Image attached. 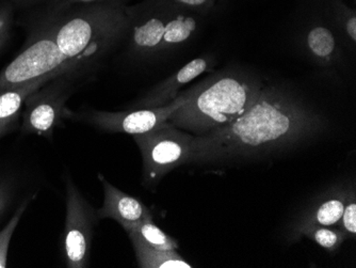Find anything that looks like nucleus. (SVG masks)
I'll return each mask as SVG.
<instances>
[{
  "instance_id": "aec40b11",
  "label": "nucleus",
  "mask_w": 356,
  "mask_h": 268,
  "mask_svg": "<svg viewBox=\"0 0 356 268\" xmlns=\"http://www.w3.org/2000/svg\"><path fill=\"white\" fill-rule=\"evenodd\" d=\"M13 26V3L3 1L0 3V52L9 41Z\"/></svg>"
},
{
  "instance_id": "1a4fd4ad",
  "label": "nucleus",
  "mask_w": 356,
  "mask_h": 268,
  "mask_svg": "<svg viewBox=\"0 0 356 268\" xmlns=\"http://www.w3.org/2000/svg\"><path fill=\"white\" fill-rule=\"evenodd\" d=\"M187 101L185 92L178 94L168 105L156 108H141L128 111H101L83 113L81 119L97 129L109 133L141 135L169 121L170 117Z\"/></svg>"
},
{
  "instance_id": "423d86ee",
  "label": "nucleus",
  "mask_w": 356,
  "mask_h": 268,
  "mask_svg": "<svg viewBox=\"0 0 356 268\" xmlns=\"http://www.w3.org/2000/svg\"><path fill=\"white\" fill-rule=\"evenodd\" d=\"M193 140V135L169 121L147 133L136 135L147 181H158L177 166L191 161Z\"/></svg>"
},
{
  "instance_id": "7ed1b4c3",
  "label": "nucleus",
  "mask_w": 356,
  "mask_h": 268,
  "mask_svg": "<svg viewBox=\"0 0 356 268\" xmlns=\"http://www.w3.org/2000/svg\"><path fill=\"white\" fill-rule=\"evenodd\" d=\"M265 84L241 70H229L186 90L187 101L170 117L179 129L197 136L227 125L257 101Z\"/></svg>"
},
{
  "instance_id": "a211bd4d",
  "label": "nucleus",
  "mask_w": 356,
  "mask_h": 268,
  "mask_svg": "<svg viewBox=\"0 0 356 268\" xmlns=\"http://www.w3.org/2000/svg\"><path fill=\"white\" fill-rule=\"evenodd\" d=\"M343 202L338 199H331L321 204V207L316 214V220L319 225L323 227L336 225L343 217Z\"/></svg>"
},
{
  "instance_id": "f3484780",
  "label": "nucleus",
  "mask_w": 356,
  "mask_h": 268,
  "mask_svg": "<svg viewBox=\"0 0 356 268\" xmlns=\"http://www.w3.org/2000/svg\"><path fill=\"white\" fill-rule=\"evenodd\" d=\"M33 196L24 200L19 207L14 212L13 216L10 218L9 223L0 230V268H6L8 266V255H9V246L11 243L12 236L19 226L22 216L25 213Z\"/></svg>"
},
{
  "instance_id": "ddd939ff",
  "label": "nucleus",
  "mask_w": 356,
  "mask_h": 268,
  "mask_svg": "<svg viewBox=\"0 0 356 268\" xmlns=\"http://www.w3.org/2000/svg\"><path fill=\"white\" fill-rule=\"evenodd\" d=\"M137 257L138 265L143 268H191L176 250L165 251V250L153 249L142 245L136 239H131Z\"/></svg>"
},
{
  "instance_id": "b1692460",
  "label": "nucleus",
  "mask_w": 356,
  "mask_h": 268,
  "mask_svg": "<svg viewBox=\"0 0 356 268\" xmlns=\"http://www.w3.org/2000/svg\"><path fill=\"white\" fill-rule=\"evenodd\" d=\"M10 199H11V187L9 184L1 182L0 183V217L5 214Z\"/></svg>"
},
{
  "instance_id": "f8f14e48",
  "label": "nucleus",
  "mask_w": 356,
  "mask_h": 268,
  "mask_svg": "<svg viewBox=\"0 0 356 268\" xmlns=\"http://www.w3.org/2000/svg\"><path fill=\"white\" fill-rule=\"evenodd\" d=\"M62 75L51 74L33 81H28L19 87L11 88L0 92V123H16L21 115L22 107L30 94L39 90L48 81Z\"/></svg>"
},
{
  "instance_id": "4468645a",
  "label": "nucleus",
  "mask_w": 356,
  "mask_h": 268,
  "mask_svg": "<svg viewBox=\"0 0 356 268\" xmlns=\"http://www.w3.org/2000/svg\"><path fill=\"white\" fill-rule=\"evenodd\" d=\"M306 47L317 61L329 63L336 54L337 43L333 31L323 24H314L306 33Z\"/></svg>"
},
{
  "instance_id": "f257e3e1",
  "label": "nucleus",
  "mask_w": 356,
  "mask_h": 268,
  "mask_svg": "<svg viewBox=\"0 0 356 268\" xmlns=\"http://www.w3.org/2000/svg\"><path fill=\"white\" fill-rule=\"evenodd\" d=\"M320 119L301 97L285 88L264 85L247 113L227 125L194 136L191 161L247 155L279 147L319 125Z\"/></svg>"
},
{
  "instance_id": "6e6552de",
  "label": "nucleus",
  "mask_w": 356,
  "mask_h": 268,
  "mask_svg": "<svg viewBox=\"0 0 356 268\" xmlns=\"http://www.w3.org/2000/svg\"><path fill=\"white\" fill-rule=\"evenodd\" d=\"M64 76L51 81V85H47L48 81L27 97L22 115V133L51 138L62 120L70 118L71 111L65 107L70 97V84Z\"/></svg>"
},
{
  "instance_id": "393cba45",
  "label": "nucleus",
  "mask_w": 356,
  "mask_h": 268,
  "mask_svg": "<svg viewBox=\"0 0 356 268\" xmlns=\"http://www.w3.org/2000/svg\"><path fill=\"white\" fill-rule=\"evenodd\" d=\"M16 123H0V138L7 135L15 127Z\"/></svg>"
},
{
  "instance_id": "dca6fc26",
  "label": "nucleus",
  "mask_w": 356,
  "mask_h": 268,
  "mask_svg": "<svg viewBox=\"0 0 356 268\" xmlns=\"http://www.w3.org/2000/svg\"><path fill=\"white\" fill-rule=\"evenodd\" d=\"M327 10L334 23L341 28L352 44L356 42L355 10L346 5L343 0H327Z\"/></svg>"
},
{
  "instance_id": "9b49d317",
  "label": "nucleus",
  "mask_w": 356,
  "mask_h": 268,
  "mask_svg": "<svg viewBox=\"0 0 356 268\" xmlns=\"http://www.w3.org/2000/svg\"><path fill=\"white\" fill-rule=\"evenodd\" d=\"M208 69H209V60L207 58L200 57L191 60L179 71L149 90L143 97L136 102L131 108L141 109V108H156L168 105L178 97L181 88L205 73Z\"/></svg>"
},
{
  "instance_id": "a878e982",
  "label": "nucleus",
  "mask_w": 356,
  "mask_h": 268,
  "mask_svg": "<svg viewBox=\"0 0 356 268\" xmlns=\"http://www.w3.org/2000/svg\"><path fill=\"white\" fill-rule=\"evenodd\" d=\"M0 1H11L12 3H15L17 0H0Z\"/></svg>"
},
{
  "instance_id": "0eeeda50",
  "label": "nucleus",
  "mask_w": 356,
  "mask_h": 268,
  "mask_svg": "<svg viewBox=\"0 0 356 268\" xmlns=\"http://www.w3.org/2000/svg\"><path fill=\"white\" fill-rule=\"evenodd\" d=\"M67 215L63 233L65 265L69 268L89 266L94 227L97 223L96 210L85 199L70 175L65 179Z\"/></svg>"
},
{
  "instance_id": "4be33fe9",
  "label": "nucleus",
  "mask_w": 356,
  "mask_h": 268,
  "mask_svg": "<svg viewBox=\"0 0 356 268\" xmlns=\"http://www.w3.org/2000/svg\"><path fill=\"white\" fill-rule=\"evenodd\" d=\"M314 239L321 247L327 248V249H333L341 242L339 241V235L336 233V231L325 229V228L316 230Z\"/></svg>"
},
{
  "instance_id": "5701e85b",
  "label": "nucleus",
  "mask_w": 356,
  "mask_h": 268,
  "mask_svg": "<svg viewBox=\"0 0 356 268\" xmlns=\"http://www.w3.org/2000/svg\"><path fill=\"white\" fill-rule=\"evenodd\" d=\"M343 227L350 233H356V204L351 203L343 209Z\"/></svg>"
},
{
  "instance_id": "f03ea898",
  "label": "nucleus",
  "mask_w": 356,
  "mask_h": 268,
  "mask_svg": "<svg viewBox=\"0 0 356 268\" xmlns=\"http://www.w3.org/2000/svg\"><path fill=\"white\" fill-rule=\"evenodd\" d=\"M125 1L48 10L45 17L62 55L78 68L99 61L128 33Z\"/></svg>"
},
{
  "instance_id": "412c9836",
  "label": "nucleus",
  "mask_w": 356,
  "mask_h": 268,
  "mask_svg": "<svg viewBox=\"0 0 356 268\" xmlns=\"http://www.w3.org/2000/svg\"><path fill=\"white\" fill-rule=\"evenodd\" d=\"M176 5L193 12L197 15H205L213 9L216 0H172Z\"/></svg>"
},
{
  "instance_id": "9d476101",
  "label": "nucleus",
  "mask_w": 356,
  "mask_h": 268,
  "mask_svg": "<svg viewBox=\"0 0 356 268\" xmlns=\"http://www.w3.org/2000/svg\"><path fill=\"white\" fill-rule=\"evenodd\" d=\"M103 185L104 203L101 209L96 210L99 220L111 218L122 226L126 232L145 219H153L151 212L139 199L120 191L99 175Z\"/></svg>"
},
{
  "instance_id": "2eb2a0df",
  "label": "nucleus",
  "mask_w": 356,
  "mask_h": 268,
  "mask_svg": "<svg viewBox=\"0 0 356 268\" xmlns=\"http://www.w3.org/2000/svg\"><path fill=\"white\" fill-rule=\"evenodd\" d=\"M129 239H136L147 247L153 249L173 251L178 248V243L171 236L154 223L153 219H145L128 230Z\"/></svg>"
},
{
  "instance_id": "39448f33",
  "label": "nucleus",
  "mask_w": 356,
  "mask_h": 268,
  "mask_svg": "<svg viewBox=\"0 0 356 268\" xmlns=\"http://www.w3.org/2000/svg\"><path fill=\"white\" fill-rule=\"evenodd\" d=\"M79 70L58 49L53 30L44 17L30 36L27 46L0 72V92L51 74L70 75Z\"/></svg>"
},
{
  "instance_id": "6ab92c4d",
  "label": "nucleus",
  "mask_w": 356,
  "mask_h": 268,
  "mask_svg": "<svg viewBox=\"0 0 356 268\" xmlns=\"http://www.w3.org/2000/svg\"><path fill=\"white\" fill-rule=\"evenodd\" d=\"M108 1H122V0H17L16 5L29 7V6L43 5L47 10H63L67 8L87 3H108Z\"/></svg>"
},
{
  "instance_id": "20e7f679",
  "label": "nucleus",
  "mask_w": 356,
  "mask_h": 268,
  "mask_svg": "<svg viewBox=\"0 0 356 268\" xmlns=\"http://www.w3.org/2000/svg\"><path fill=\"white\" fill-rule=\"evenodd\" d=\"M131 49L154 55L187 42L199 27L197 14L172 0H143L126 7Z\"/></svg>"
}]
</instances>
